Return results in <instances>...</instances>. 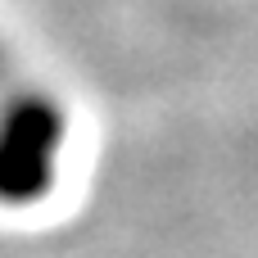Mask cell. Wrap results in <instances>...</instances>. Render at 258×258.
Listing matches in <instances>:
<instances>
[{
    "instance_id": "6da1fadb",
    "label": "cell",
    "mask_w": 258,
    "mask_h": 258,
    "mask_svg": "<svg viewBox=\"0 0 258 258\" xmlns=\"http://www.w3.org/2000/svg\"><path fill=\"white\" fill-rule=\"evenodd\" d=\"M68 109L54 91L14 77L0 91V209L41 204L63 168Z\"/></svg>"
},
{
    "instance_id": "7a4b0ae2",
    "label": "cell",
    "mask_w": 258,
    "mask_h": 258,
    "mask_svg": "<svg viewBox=\"0 0 258 258\" xmlns=\"http://www.w3.org/2000/svg\"><path fill=\"white\" fill-rule=\"evenodd\" d=\"M14 77H18V73H14V59H9V45L0 41V91H5Z\"/></svg>"
}]
</instances>
